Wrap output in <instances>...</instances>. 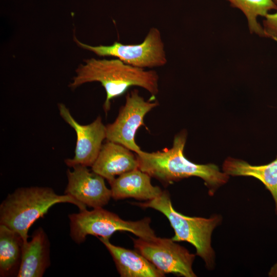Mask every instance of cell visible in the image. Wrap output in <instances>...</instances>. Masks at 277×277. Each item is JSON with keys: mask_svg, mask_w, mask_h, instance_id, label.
Returning <instances> with one entry per match:
<instances>
[{"mask_svg": "<svg viewBox=\"0 0 277 277\" xmlns=\"http://www.w3.org/2000/svg\"><path fill=\"white\" fill-rule=\"evenodd\" d=\"M186 138L187 132L183 130L175 136L170 149L136 153L138 169L166 184L191 176L200 177L209 195L213 196L228 182L229 175L214 164H197L188 160L184 154Z\"/></svg>", "mask_w": 277, "mask_h": 277, "instance_id": "cell-1", "label": "cell"}, {"mask_svg": "<svg viewBox=\"0 0 277 277\" xmlns=\"http://www.w3.org/2000/svg\"><path fill=\"white\" fill-rule=\"evenodd\" d=\"M84 62L76 70V75L69 87L74 89L87 83L100 82L106 93L103 105L106 113L110 109L111 101L123 95L132 86L143 88L153 96L159 92V75L154 70L146 71L118 58H91Z\"/></svg>", "mask_w": 277, "mask_h": 277, "instance_id": "cell-2", "label": "cell"}, {"mask_svg": "<svg viewBox=\"0 0 277 277\" xmlns=\"http://www.w3.org/2000/svg\"><path fill=\"white\" fill-rule=\"evenodd\" d=\"M68 203L80 210L86 206L69 195H59L47 187H21L9 194L0 205V224L18 233L24 243L28 242V231L38 219L43 217L49 209L57 203Z\"/></svg>", "mask_w": 277, "mask_h": 277, "instance_id": "cell-3", "label": "cell"}, {"mask_svg": "<svg viewBox=\"0 0 277 277\" xmlns=\"http://www.w3.org/2000/svg\"><path fill=\"white\" fill-rule=\"evenodd\" d=\"M134 204L163 213L174 231L171 239L176 242L184 241L192 245L196 249V254L203 260L207 269H213L215 253L211 245V235L214 228L221 223V215L214 214L209 218H204L183 215L173 208L167 191H163L155 199Z\"/></svg>", "mask_w": 277, "mask_h": 277, "instance_id": "cell-4", "label": "cell"}, {"mask_svg": "<svg viewBox=\"0 0 277 277\" xmlns=\"http://www.w3.org/2000/svg\"><path fill=\"white\" fill-rule=\"evenodd\" d=\"M71 239L77 244L83 243L88 235L110 239L116 231H128L138 238L151 239L156 237L150 227L151 219L145 217L137 221H125L103 208L80 210L68 215Z\"/></svg>", "mask_w": 277, "mask_h": 277, "instance_id": "cell-5", "label": "cell"}, {"mask_svg": "<svg viewBox=\"0 0 277 277\" xmlns=\"http://www.w3.org/2000/svg\"><path fill=\"white\" fill-rule=\"evenodd\" d=\"M77 45L100 56H113L124 63L141 68L165 65L167 62L160 31L154 27L149 30L143 42L139 44L125 45L118 42L108 46H93L80 42Z\"/></svg>", "mask_w": 277, "mask_h": 277, "instance_id": "cell-6", "label": "cell"}, {"mask_svg": "<svg viewBox=\"0 0 277 277\" xmlns=\"http://www.w3.org/2000/svg\"><path fill=\"white\" fill-rule=\"evenodd\" d=\"M132 240L135 250L163 273L196 276L192 269L195 255L171 239L156 236L151 239Z\"/></svg>", "mask_w": 277, "mask_h": 277, "instance_id": "cell-7", "label": "cell"}, {"mask_svg": "<svg viewBox=\"0 0 277 277\" xmlns=\"http://www.w3.org/2000/svg\"><path fill=\"white\" fill-rule=\"evenodd\" d=\"M158 105L157 101H146L137 90L132 91L127 95L125 104L115 121L106 126L107 141L120 144L135 153L142 151L135 141L136 132L144 125L146 114Z\"/></svg>", "mask_w": 277, "mask_h": 277, "instance_id": "cell-8", "label": "cell"}, {"mask_svg": "<svg viewBox=\"0 0 277 277\" xmlns=\"http://www.w3.org/2000/svg\"><path fill=\"white\" fill-rule=\"evenodd\" d=\"M59 112L63 119L75 131L76 142L74 156L65 160L70 167L76 165L91 167L95 161L106 138V128L101 116L88 125L79 124L71 115L69 109L63 103L58 105Z\"/></svg>", "mask_w": 277, "mask_h": 277, "instance_id": "cell-9", "label": "cell"}, {"mask_svg": "<svg viewBox=\"0 0 277 277\" xmlns=\"http://www.w3.org/2000/svg\"><path fill=\"white\" fill-rule=\"evenodd\" d=\"M88 167L76 165L68 169V184L64 194L73 197L86 206L103 208L112 197L111 189L106 185L104 178L91 171Z\"/></svg>", "mask_w": 277, "mask_h": 277, "instance_id": "cell-10", "label": "cell"}, {"mask_svg": "<svg viewBox=\"0 0 277 277\" xmlns=\"http://www.w3.org/2000/svg\"><path fill=\"white\" fill-rule=\"evenodd\" d=\"M138 169L136 155L124 146L107 141L101 147L91 170L106 179L109 183L116 175Z\"/></svg>", "mask_w": 277, "mask_h": 277, "instance_id": "cell-11", "label": "cell"}, {"mask_svg": "<svg viewBox=\"0 0 277 277\" xmlns=\"http://www.w3.org/2000/svg\"><path fill=\"white\" fill-rule=\"evenodd\" d=\"M31 237L24 243L17 277H42L50 265V242L44 230L38 228Z\"/></svg>", "mask_w": 277, "mask_h": 277, "instance_id": "cell-12", "label": "cell"}, {"mask_svg": "<svg viewBox=\"0 0 277 277\" xmlns=\"http://www.w3.org/2000/svg\"><path fill=\"white\" fill-rule=\"evenodd\" d=\"M106 247L122 277H163L165 274L137 251L112 244L109 239L98 238Z\"/></svg>", "mask_w": 277, "mask_h": 277, "instance_id": "cell-13", "label": "cell"}, {"mask_svg": "<svg viewBox=\"0 0 277 277\" xmlns=\"http://www.w3.org/2000/svg\"><path fill=\"white\" fill-rule=\"evenodd\" d=\"M114 200L134 198L149 201L160 196L163 190L153 186L151 176L139 169L124 173L109 183Z\"/></svg>", "mask_w": 277, "mask_h": 277, "instance_id": "cell-14", "label": "cell"}, {"mask_svg": "<svg viewBox=\"0 0 277 277\" xmlns=\"http://www.w3.org/2000/svg\"><path fill=\"white\" fill-rule=\"evenodd\" d=\"M223 170L228 175L251 176L260 181L271 193L277 214V156L272 162L259 166L229 157L225 160Z\"/></svg>", "mask_w": 277, "mask_h": 277, "instance_id": "cell-15", "label": "cell"}, {"mask_svg": "<svg viewBox=\"0 0 277 277\" xmlns=\"http://www.w3.org/2000/svg\"><path fill=\"white\" fill-rule=\"evenodd\" d=\"M24 241L16 232L0 224V276H17Z\"/></svg>", "mask_w": 277, "mask_h": 277, "instance_id": "cell-16", "label": "cell"}, {"mask_svg": "<svg viewBox=\"0 0 277 277\" xmlns=\"http://www.w3.org/2000/svg\"><path fill=\"white\" fill-rule=\"evenodd\" d=\"M240 9L246 16L250 31L262 37H269L263 27L257 22L258 16L265 17L271 10H277L273 0H227Z\"/></svg>", "mask_w": 277, "mask_h": 277, "instance_id": "cell-17", "label": "cell"}, {"mask_svg": "<svg viewBox=\"0 0 277 277\" xmlns=\"http://www.w3.org/2000/svg\"><path fill=\"white\" fill-rule=\"evenodd\" d=\"M263 26L269 37L277 42V10L274 13H268L265 17Z\"/></svg>", "mask_w": 277, "mask_h": 277, "instance_id": "cell-18", "label": "cell"}, {"mask_svg": "<svg viewBox=\"0 0 277 277\" xmlns=\"http://www.w3.org/2000/svg\"><path fill=\"white\" fill-rule=\"evenodd\" d=\"M268 274L269 276L277 277V263L271 268Z\"/></svg>", "mask_w": 277, "mask_h": 277, "instance_id": "cell-19", "label": "cell"}, {"mask_svg": "<svg viewBox=\"0 0 277 277\" xmlns=\"http://www.w3.org/2000/svg\"><path fill=\"white\" fill-rule=\"evenodd\" d=\"M274 3L277 5V0H273Z\"/></svg>", "mask_w": 277, "mask_h": 277, "instance_id": "cell-20", "label": "cell"}]
</instances>
